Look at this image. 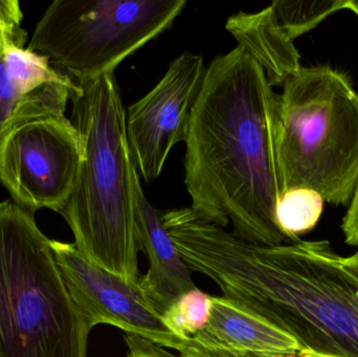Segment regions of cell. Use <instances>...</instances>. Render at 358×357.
Segmentation results:
<instances>
[{"instance_id": "6da1fadb", "label": "cell", "mask_w": 358, "mask_h": 357, "mask_svg": "<svg viewBox=\"0 0 358 357\" xmlns=\"http://www.w3.org/2000/svg\"><path fill=\"white\" fill-rule=\"evenodd\" d=\"M278 121L279 94L261 65L238 45L206 67L185 140L192 211L267 247L288 242L275 218L283 194Z\"/></svg>"}, {"instance_id": "7a4b0ae2", "label": "cell", "mask_w": 358, "mask_h": 357, "mask_svg": "<svg viewBox=\"0 0 358 357\" xmlns=\"http://www.w3.org/2000/svg\"><path fill=\"white\" fill-rule=\"evenodd\" d=\"M181 257L303 350L358 357V247L340 255L327 240L248 242L210 222L194 226Z\"/></svg>"}, {"instance_id": "3957f363", "label": "cell", "mask_w": 358, "mask_h": 357, "mask_svg": "<svg viewBox=\"0 0 358 357\" xmlns=\"http://www.w3.org/2000/svg\"><path fill=\"white\" fill-rule=\"evenodd\" d=\"M69 100L82 157L73 193L60 214L86 259L138 282L136 197L141 178L128 146L126 110L115 73L75 80Z\"/></svg>"}, {"instance_id": "277c9868", "label": "cell", "mask_w": 358, "mask_h": 357, "mask_svg": "<svg viewBox=\"0 0 358 357\" xmlns=\"http://www.w3.org/2000/svg\"><path fill=\"white\" fill-rule=\"evenodd\" d=\"M90 331L34 213L0 203V357H87Z\"/></svg>"}, {"instance_id": "5b68a950", "label": "cell", "mask_w": 358, "mask_h": 357, "mask_svg": "<svg viewBox=\"0 0 358 357\" xmlns=\"http://www.w3.org/2000/svg\"><path fill=\"white\" fill-rule=\"evenodd\" d=\"M278 157L283 193L311 189L348 205L358 182V92L329 65L300 67L279 94Z\"/></svg>"}, {"instance_id": "8992f818", "label": "cell", "mask_w": 358, "mask_h": 357, "mask_svg": "<svg viewBox=\"0 0 358 357\" xmlns=\"http://www.w3.org/2000/svg\"><path fill=\"white\" fill-rule=\"evenodd\" d=\"M185 0H55L36 25L27 50L48 57L73 80L115 68L169 29Z\"/></svg>"}, {"instance_id": "52a82bcc", "label": "cell", "mask_w": 358, "mask_h": 357, "mask_svg": "<svg viewBox=\"0 0 358 357\" xmlns=\"http://www.w3.org/2000/svg\"><path fill=\"white\" fill-rule=\"evenodd\" d=\"M81 157L79 132L64 115L31 119L0 140V182L19 207L61 213Z\"/></svg>"}, {"instance_id": "ba28073f", "label": "cell", "mask_w": 358, "mask_h": 357, "mask_svg": "<svg viewBox=\"0 0 358 357\" xmlns=\"http://www.w3.org/2000/svg\"><path fill=\"white\" fill-rule=\"evenodd\" d=\"M55 261L78 310L90 328L109 325L179 354L192 345L164 324L140 283L111 274L86 259L73 243L50 240Z\"/></svg>"}, {"instance_id": "9c48e42d", "label": "cell", "mask_w": 358, "mask_h": 357, "mask_svg": "<svg viewBox=\"0 0 358 357\" xmlns=\"http://www.w3.org/2000/svg\"><path fill=\"white\" fill-rule=\"evenodd\" d=\"M206 71L202 56L185 50L157 86L126 111L128 146L147 184L159 177L172 148L187 138Z\"/></svg>"}, {"instance_id": "30bf717a", "label": "cell", "mask_w": 358, "mask_h": 357, "mask_svg": "<svg viewBox=\"0 0 358 357\" xmlns=\"http://www.w3.org/2000/svg\"><path fill=\"white\" fill-rule=\"evenodd\" d=\"M75 80L27 48L0 50V140L31 119L64 115Z\"/></svg>"}, {"instance_id": "8fae6325", "label": "cell", "mask_w": 358, "mask_h": 357, "mask_svg": "<svg viewBox=\"0 0 358 357\" xmlns=\"http://www.w3.org/2000/svg\"><path fill=\"white\" fill-rule=\"evenodd\" d=\"M136 230L138 251L148 257L150 264L138 283L157 312L163 314L181 296L197 287L164 226L163 211L149 203L141 180L136 182Z\"/></svg>"}, {"instance_id": "7c38bea8", "label": "cell", "mask_w": 358, "mask_h": 357, "mask_svg": "<svg viewBox=\"0 0 358 357\" xmlns=\"http://www.w3.org/2000/svg\"><path fill=\"white\" fill-rule=\"evenodd\" d=\"M191 343L243 357H278L303 350L292 335L224 297H212L208 324Z\"/></svg>"}, {"instance_id": "4fadbf2b", "label": "cell", "mask_w": 358, "mask_h": 357, "mask_svg": "<svg viewBox=\"0 0 358 357\" xmlns=\"http://www.w3.org/2000/svg\"><path fill=\"white\" fill-rule=\"evenodd\" d=\"M227 31L261 65L271 86L300 69V54L275 19L271 6L254 14L240 12L227 21Z\"/></svg>"}, {"instance_id": "5bb4252c", "label": "cell", "mask_w": 358, "mask_h": 357, "mask_svg": "<svg viewBox=\"0 0 358 357\" xmlns=\"http://www.w3.org/2000/svg\"><path fill=\"white\" fill-rule=\"evenodd\" d=\"M324 203L323 197L311 189H290L281 195L275 205V224L288 242H296L301 235L315 228Z\"/></svg>"}, {"instance_id": "9a60e30c", "label": "cell", "mask_w": 358, "mask_h": 357, "mask_svg": "<svg viewBox=\"0 0 358 357\" xmlns=\"http://www.w3.org/2000/svg\"><path fill=\"white\" fill-rule=\"evenodd\" d=\"M347 3L348 0H277L271 8L284 33L294 41L330 15L347 8Z\"/></svg>"}, {"instance_id": "2e32d148", "label": "cell", "mask_w": 358, "mask_h": 357, "mask_svg": "<svg viewBox=\"0 0 358 357\" xmlns=\"http://www.w3.org/2000/svg\"><path fill=\"white\" fill-rule=\"evenodd\" d=\"M212 297L196 289L181 296L163 314L162 320L176 337L191 341L210 319Z\"/></svg>"}, {"instance_id": "e0dca14e", "label": "cell", "mask_w": 358, "mask_h": 357, "mask_svg": "<svg viewBox=\"0 0 358 357\" xmlns=\"http://www.w3.org/2000/svg\"><path fill=\"white\" fill-rule=\"evenodd\" d=\"M22 19L18 0H0V50L24 48L27 31L21 27Z\"/></svg>"}, {"instance_id": "ac0fdd59", "label": "cell", "mask_w": 358, "mask_h": 357, "mask_svg": "<svg viewBox=\"0 0 358 357\" xmlns=\"http://www.w3.org/2000/svg\"><path fill=\"white\" fill-rule=\"evenodd\" d=\"M342 231L345 241L351 247H358V182L352 198L349 203V209L343 218Z\"/></svg>"}, {"instance_id": "d6986e66", "label": "cell", "mask_w": 358, "mask_h": 357, "mask_svg": "<svg viewBox=\"0 0 358 357\" xmlns=\"http://www.w3.org/2000/svg\"><path fill=\"white\" fill-rule=\"evenodd\" d=\"M125 341L129 348L127 357H165L166 350L142 337L125 335Z\"/></svg>"}, {"instance_id": "ffe728a7", "label": "cell", "mask_w": 358, "mask_h": 357, "mask_svg": "<svg viewBox=\"0 0 358 357\" xmlns=\"http://www.w3.org/2000/svg\"><path fill=\"white\" fill-rule=\"evenodd\" d=\"M180 357H243L222 349L199 347L192 344L187 349L181 352Z\"/></svg>"}, {"instance_id": "44dd1931", "label": "cell", "mask_w": 358, "mask_h": 357, "mask_svg": "<svg viewBox=\"0 0 358 357\" xmlns=\"http://www.w3.org/2000/svg\"><path fill=\"white\" fill-rule=\"evenodd\" d=\"M278 357H331L327 356H323V354H315V352L311 351V350H301V351L296 352V354H289V356H283Z\"/></svg>"}, {"instance_id": "7402d4cb", "label": "cell", "mask_w": 358, "mask_h": 357, "mask_svg": "<svg viewBox=\"0 0 358 357\" xmlns=\"http://www.w3.org/2000/svg\"><path fill=\"white\" fill-rule=\"evenodd\" d=\"M347 8L348 10H352L353 13L358 16V0H348V3H347Z\"/></svg>"}, {"instance_id": "603a6c76", "label": "cell", "mask_w": 358, "mask_h": 357, "mask_svg": "<svg viewBox=\"0 0 358 357\" xmlns=\"http://www.w3.org/2000/svg\"><path fill=\"white\" fill-rule=\"evenodd\" d=\"M165 357H176V356H172V354H170L169 352H168L167 350H166Z\"/></svg>"}]
</instances>
